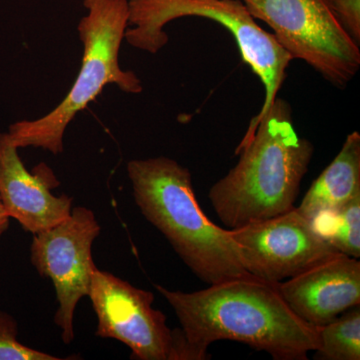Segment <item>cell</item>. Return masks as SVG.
I'll use <instances>...</instances> for the list:
<instances>
[{"label": "cell", "mask_w": 360, "mask_h": 360, "mask_svg": "<svg viewBox=\"0 0 360 360\" xmlns=\"http://www.w3.org/2000/svg\"><path fill=\"white\" fill-rule=\"evenodd\" d=\"M330 6L355 44H360V0H329Z\"/></svg>", "instance_id": "obj_16"}, {"label": "cell", "mask_w": 360, "mask_h": 360, "mask_svg": "<svg viewBox=\"0 0 360 360\" xmlns=\"http://www.w3.org/2000/svg\"><path fill=\"white\" fill-rule=\"evenodd\" d=\"M82 4L87 14L77 26L84 56L77 79L65 98L49 115L9 127L7 134L15 148L32 146L58 155L63 151V136L70 123L106 85L116 84L130 94L143 90L141 78L134 71L123 70L118 61L129 26L127 0H82Z\"/></svg>", "instance_id": "obj_4"}, {"label": "cell", "mask_w": 360, "mask_h": 360, "mask_svg": "<svg viewBox=\"0 0 360 360\" xmlns=\"http://www.w3.org/2000/svg\"><path fill=\"white\" fill-rule=\"evenodd\" d=\"M59 184L44 162L27 170L7 132L0 134V200L9 219L32 234L60 224L70 217L73 198L52 194Z\"/></svg>", "instance_id": "obj_10"}, {"label": "cell", "mask_w": 360, "mask_h": 360, "mask_svg": "<svg viewBox=\"0 0 360 360\" xmlns=\"http://www.w3.org/2000/svg\"><path fill=\"white\" fill-rule=\"evenodd\" d=\"M360 194V134H348L335 160L312 182L297 210L310 222Z\"/></svg>", "instance_id": "obj_12"}, {"label": "cell", "mask_w": 360, "mask_h": 360, "mask_svg": "<svg viewBox=\"0 0 360 360\" xmlns=\"http://www.w3.org/2000/svg\"><path fill=\"white\" fill-rule=\"evenodd\" d=\"M292 59L345 89L360 68L359 45L345 32L329 0H241Z\"/></svg>", "instance_id": "obj_6"}, {"label": "cell", "mask_w": 360, "mask_h": 360, "mask_svg": "<svg viewBox=\"0 0 360 360\" xmlns=\"http://www.w3.org/2000/svg\"><path fill=\"white\" fill-rule=\"evenodd\" d=\"M129 26L124 39L134 49L156 54L168 44L165 25L186 16L207 18L224 26L238 44L243 63L264 84L262 110L251 120L243 139L255 134L286 79L290 54L248 13L241 0H127Z\"/></svg>", "instance_id": "obj_5"}, {"label": "cell", "mask_w": 360, "mask_h": 360, "mask_svg": "<svg viewBox=\"0 0 360 360\" xmlns=\"http://www.w3.org/2000/svg\"><path fill=\"white\" fill-rule=\"evenodd\" d=\"M311 224L338 252L359 258L360 194L335 212L315 217Z\"/></svg>", "instance_id": "obj_13"}, {"label": "cell", "mask_w": 360, "mask_h": 360, "mask_svg": "<svg viewBox=\"0 0 360 360\" xmlns=\"http://www.w3.org/2000/svg\"><path fill=\"white\" fill-rule=\"evenodd\" d=\"M101 227L92 210L84 206L51 229L33 234L30 260L42 277L56 288L58 307L54 322L61 328L65 345L75 340V314L77 303L89 296L92 271V245Z\"/></svg>", "instance_id": "obj_7"}, {"label": "cell", "mask_w": 360, "mask_h": 360, "mask_svg": "<svg viewBox=\"0 0 360 360\" xmlns=\"http://www.w3.org/2000/svg\"><path fill=\"white\" fill-rule=\"evenodd\" d=\"M9 219H9L8 215L6 214L1 200H0V238H1L2 234L7 231V229H8Z\"/></svg>", "instance_id": "obj_17"}, {"label": "cell", "mask_w": 360, "mask_h": 360, "mask_svg": "<svg viewBox=\"0 0 360 360\" xmlns=\"http://www.w3.org/2000/svg\"><path fill=\"white\" fill-rule=\"evenodd\" d=\"M288 307L303 321L321 328L360 303L359 258L338 253L277 283Z\"/></svg>", "instance_id": "obj_11"}, {"label": "cell", "mask_w": 360, "mask_h": 360, "mask_svg": "<svg viewBox=\"0 0 360 360\" xmlns=\"http://www.w3.org/2000/svg\"><path fill=\"white\" fill-rule=\"evenodd\" d=\"M250 276L283 283L338 255L297 208L229 229Z\"/></svg>", "instance_id": "obj_9"}, {"label": "cell", "mask_w": 360, "mask_h": 360, "mask_svg": "<svg viewBox=\"0 0 360 360\" xmlns=\"http://www.w3.org/2000/svg\"><path fill=\"white\" fill-rule=\"evenodd\" d=\"M15 319L0 309V360H60L58 356L21 345Z\"/></svg>", "instance_id": "obj_15"}, {"label": "cell", "mask_w": 360, "mask_h": 360, "mask_svg": "<svg viewBox=\"0 0 360 360\" xmlns=\"http://www.w3.org/2000/svg\"><path fill=\"white\" fill-rule=\"evenodd\" d=\"M174 309L195 360L210 359L207 348L236 341L276 360H307L319 347V328L303 321L283 300L277 283L255 276L184 292L155 284Z\"/></svg>", "instance_id": "obj_1"}, {"label": "cell", "mask_w": 360, "mask_h": 360, "mask_svg": "<svg viewBox=\"0 0 360 360\" xmlns=\"http://www.w3.org/2000/svg\"><path fill=\"white\" fill-rule=\"evenodd\" d=\"M314 153V144L296 132L290 103L277 96L250 141L236 150L238 165L210 188L220 221L236 229L290 212Z\"/></svg>", "instance_id": "obj_2"}, {"label": "cell", "mask_w": 360, "mask_h": 360, "mask_svg": "<svg viewBox=\"0 0 360 360\" xmlns=\"http://www.w3.org/2000/svg\"><path fill=\"white\" fill-rule=\"evenodd\" d=\"M127 174L141 214L165 236L194 276L208 285L252 276L241 262L231 231L213 224L201 210L189 169L158 156L130 160Z\"/></svg>", "instance_id": "obj_3"}, {"label": "cell", "mask_w": 360, "mask_h": 360, "mask_svg": "<svg viewBox=\"0 0 360 360\" xmlns=\"http://www.w3.org/2000/svg\"><path fill=\"white\" fill-rule=\"evenodd\" d=\"M89 297L97 317L96 336L124 343L137 360H179V328L153 307L155 295L108 271L94 269Z\"/></svg>", "instance_id": "obj_8"}, {"label": "cell", "mask_w": 360, "mask_h": 360, "mask_svg": "<svg viewBox=\"0 0 360 360\" xmlns=\"http://www.w3.org/2000/svg\"><path fill=\"white\" fill-rule=\"evenodd\" d=\"M315 352L317 359H360L359 305L319 328V347Z\"/></svg>", "instance_id": "obj_14"}]
</instances>
